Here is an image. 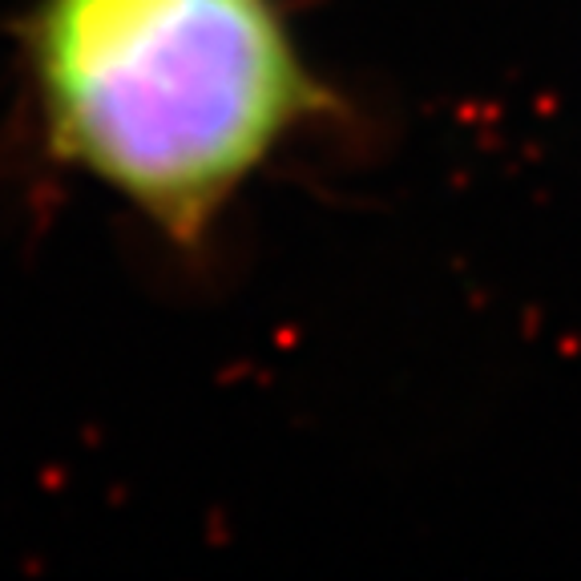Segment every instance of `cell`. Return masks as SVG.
Returning <instances> with one entry per match:
<instances>
[{
	"label": "cell",
	"mask_w": 581,
	"mask_h": 581,
	"mask_svg": "<svg viewBox=\"0 0 581 581\" xmlns=\"http://www.w3.org/2000/svg\"><path fill=\"white\" fill-rule=\"evenodd\" d=\"M25 69L45 150L178 251L331 109L278 0H37Z\"/></svg>",
	"instance_id": "cell-1"
}]
</instances>
